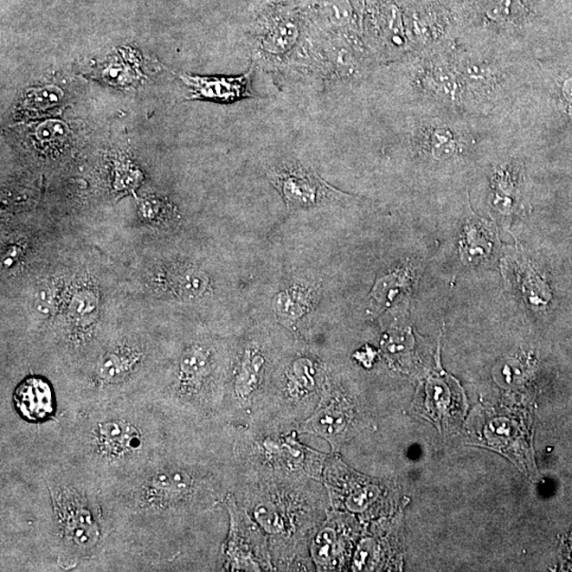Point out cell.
Here are the masks:
<instances>
[{
	"mask_svg": "<svg viewBox=\"0 0 572 572\" xmlns=\"http://www.w3.org/2000/svg\"><path fill=\"white\" fill-rule=\"evenodd\" d=\"M23 481V526L30 533L18 538L27 546L36 570L105 571L109 532L100 487L74 468L43 454L15 460Z\"/></svg>",
	"mask_w": 572,
	"mask_h": 572,
	"instance_id": "obj_1",
	"label": "cell"
},
{
	"mask_svg": "<svg viewBox=\"0 0 572 572\" xmlns=\"http://www.w3.org/2000/svg\"><path fill=\"white\" fill-rule=\"evenodd\" d=\"M173 419L144 396H130L101 406L60 413L40 430L43 454L94 482L100 490L138 473L181 436Z\"/></svg>",
	"mask_w": 572,
	"mask_h": 572,
	"instance_id": "obj_2",
	"label": "cell"
},
{
	"mask_svg": "<svg viewBox=\"0 0 572 572\" xmlns=\"http://www.w3.org/2000/svg\"><path fill=\"white\" fill-rule=\"evenodd\" d=\"M164 364L152 345L138 334L109 338L92 358L73 371L74 380L62 391L60 413H76L144 396L162 370L156 369L163 368Z\"/></svg>",
	"mask_w": 572,
	"mask_h": 572,
	"instance_id": "obj_3",
	"label": "cell"
},
{
	"mask_svg": "<svg viewBox=\"0 0 572 572\" xmlns=\"http://www.w3.org/2000/svg\"><path fill=\"white\" fill-rule=\"evenodd\" d=\"M305 18L294 5L267 4L250 34L253 64L271 73L294 74L310 35Z\"/></svg>",
	"mask_w": 572,
	"mask_h": 572,
	"instance_id": "obj_4",
	"label": "cell"
},
{
	"mask_svg": "<svg viewBox=\"0 0 572 572\" xmlns=\"http://www.w3.org/2000/svg\"><path fill=\"white\" fill-rule=\"evenodd\" d=\"M102 296L88 275L67 285L62 307L63 349L72 359L74 371L85 365L106 342L99 337Z\"/></svg>",
	"mask_w": 572,
	"mask_h": 572,
	"instance_id": "obj_5",
	"label": "cell"
},
{
	"mask_svg": "<svg viewBox=\"0 0 572 572\" xmlns=\"http://www.w3.org/2000/svg\"><path fill=\"white\" fill-rule=\"evenodd\" d=\"M269 182L284 197L288 209L319 207L337 199H346V193L332 187L310 166L301 163H284L267 173Z\"/></svg>",
	"mask_w": 572,
	"mask_h": 572,
	"instance_id": "obj_6",
	"label": "cell"
},
{
	"mask_svg": "<svg viewBox=\"0 0 572 572\" xmlns=\"http://www.w3.org/2000/svg\"><path fill=\"white\" fill-rule=\"evenodd\" d=\"M147 286L166 298L196 301L211 293V279L201 267L184 260H169L154 266L146 276Z\"/></svg>",
	"mask_w": 572,
	"mask_h": 572,
	"instance_id": "obj_7",
	"label": "cell"
},
{
	"mask_svg": "<svg viewBox=\"0 0 572 572\" xmlns=\"http://www.w3.org/2000/svg\"><path fill=\"white\" fill-rule=\"evenodd\" d=\"M255 64L241 75H177L189 88V100L209 101L218 105H231L246 99L258 98L253 89Z\"/></svg>",
	"mask_w": 572,
	"mask_h": 572,
	"instance_id": "obj_8",
	"label": "cell"
},
{
	"mask_svg": "<svg viewBox=\"0 0 572 572\" xmlns=\"http://www.w3.org/2000/svg\"><path fill=\"white\" fill-rule=\"evenodd\" d=\"M12 401L18 416L35 428L38 426L41 429L46 427L56 420L60 413L59 400L53 386L42 376L25 377L23 383L17 386Z\"/></svg>",
	"mask_w": 572,
	"mask_h": 572,
	"instance_id": "obj_9",
	"label": "cell"
},
{
	"mask_svg": "<svg viewBox=\"0 0 572 572\" xmlns=\"http://www.w3.org/2000/svg\"><path fill=\"white\" fill-rule=\"evenodd\" d=\"M302 12L319 31L359 42L356 0H306Z\"/></svg>",
	"mask_w": 572,
	"mask_h": 572,
	"instance_id": "obj_10",
	"label": "cell"
},
{
	"mask_svg": "<svg viewBox=\"0 0 572 572\" xmlns=\"http://www.w3.org/2000/svg\"><path fill=\"white\" fill-rule=\"evenodd\" d=\"M96 79L117 88L137 87L144 78L141 56L137 50L124 47L115 50L94 73Z\"/></svg>",
	"mask_w": 572,
	"mask_h": 572,
	"instance_id": "obj_11",
	"label": "cell"
},
{
	"mask_svg": "<svg viewBox=\"0 0 572 572\" xmlns=\"http://www.w3.org/2000/svg\"><path fill=\"white\" fill-rule=\"evenodd\" d=\"M319 299V288L312 284H296L282 289L274 298L273 307L282 324L292 326L310 313Z\"/></svg>",
	"mask_w": 572,
	"mask_h": 572,
	"instance_id": "obj_12",
	"label": "cell"
},
{
	"mask_svg": "<svg viewBox=\"0 0 572 572\" xmlns=\"http://www.w3.org/2000/svg\"><path fill=\"white\" fill-rule=\"evenodd\" d=\"M67 285L61 278L51 277L37 284L32 296V308L35 316L43 321L55 320L62 312Z\"/></svg>",
	"mask_w": 572,
	"mask_h": 572,
	"instance_id": "obj_13",
	"label": "cell"
},
{
	"mask_svg": "<svg viewBox=\"0 0 572 572\" xmlns=\"http://www.w3.org/2000/svg\"><path fill=\"white\" fill-rule=\"evenodd\" d=\"M64 101V92L59 86L47 85L29 88L19 102L18 111L24 117L53 113L60 108Z\"/></svg>",
	"mask_w": 572,
	"mask_h": 572,
	"instance_id": "obj_14",
	"label": "cell"
},
{
	"mask_svg": "<svg viewBox=\"0 0 572 572\" xmlns=\"http://www.w3.org/2000/svg\"><path fill=\"white\" fill-rule=\"evenodd\" d=\"M410 285L411 275L406 269H397V271L385 276L377 281L374 291L371 293L369 313H381L385 308L394 304L398 296L406 293Z\"/></svg>",
	"mask_w": 572,
	"mask_h": 572,
	"instance_id": "obj_15",
	"label": "cell"
},
{
	"mask_svg": "<svg viewBox=\"0 0 572 572\" xmlns=\"http://www.w3.org/2000/svg\"><path fill=\"white\" fill-rule=\"evenodd\" d=\"M346 421L348 417H346L345 407L331 403L315 415L308 426L330 441L333 448H337L344 438Z\"/></svg>",
	"mask_w": 572,
	"mask_h": 572,
	"instance_id": "obj_16",
	"label": "cell"
},
{
	"mask_svg": "<svg viewBox=\"0 0 572 572\" xmlns=\"http://www.w3.org/2000/svg\"><path fill=\"white\" fill-rule=\"evenodd\" d=\"M69 128L65 122L57 119H47L38 122L31 133L32 141L37 149L53 152L66 145L69 138Z\"/></svg>",
	"mask_w": 572,
	"mask_h": 572,
	"instance_id": "obj_17",
	"label": "cell"
},
{
	"mask_svg": "<svg viewBox=\"0 0 572 572\" xmlns=\"http://www.w3.org/2000/svg\"><path fill=\"white\" fill-rule=\"evenodd\" d=\"M263 358L254 350L244 352L240 368L235 377V395L244 398L252 394L256 385L259 383V374L263 366Z\"/></svg>",
	"mask_w": 572,
	"mask_h": 572,
	"instance_id": "obj_18",
	"label": "cell"
},
{
	"mask_svg": "<svg viewBox=\"0 0 572 572\" xmlns=\"http://www.w3.org/2000/svg\"><path fill=\"white\" fill-rule=\"evenodd\" d=\"M466 241L464 254H467V259L471 260L477 256L485 258L492 248V244L485 239L484 229L478 228L477 225H467L466 230Z\"/></svg>",
	"mask_w": 572,
	"mask_h": 572,
	"instance_id": "obj_19",
	"label": "cell"
},
{
	"mask_svg": "<svg viewBox=\"0 0 572 572\" xmlns=\"http://www.w3.org/2000/svg\"><path fill=\"white\" fill-rule=\"evenodd\" d=\"M115 185L121 190L133 189L141 179V172L130 160L120 158L115 163Z\"/></svg>",
	"mask_w": 572,
	"mask_h": 572,
	"instance_id": "obj_20",
	"label": "cell"
},
{
	"mask_svg": "<svg viewBox=\"0 0 572 572\" xmlns=\"http://www.w3.org/2000/svg\"><path fill=\"white\" fill-rule=\"evenodd\" d=\"M168 203L158 197H146L139 204V214L147 221H156L169 214Z\"/></svg>",
	"mask_w": 572,
	"mask_h": 572,
	"instance_id": "obj_21",
	"label": "cell"
}]
</instances>
